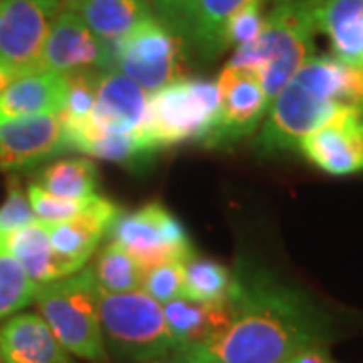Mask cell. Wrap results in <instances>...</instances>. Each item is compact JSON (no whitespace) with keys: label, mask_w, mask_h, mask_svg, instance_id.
Here are the masks:
<instances>
[{"label":"cell","mask_w":363,"mask_h":363,"mask_svg":"<svg viewBox=\"0 0 363 363\" xmlns=\"http://www.w3.org/2000/svg\"><path fill=\"white\" fill-rule=\"evenodd\" d=\"M71 152L59 113L0 119V169L33 168Z\"/></svg>","instance_id":"11"},{"label":"cell","mask_w":363,"mask_h":363,"mask_svg":"<svg viewBox=\"0 0 363 363\" xmlns=\"http://www.w3.org/2000/svg\"><path fill=\"white\" fill-rule=\"evenodd\" d=\"M142 291L162 305H166L174 298L184 297V262L172 260V262H162L152 269H145Z\"/></svg>","instance_id":"30"},{"label":"cell","mask_w":363,"mask_h":363,"mask_svg":"<svg viewBox=\"0 0 363 363\" xmlns=\"http://www.w3.org/2000/svg\"><path fill=\"white\" fill-rule=\"evenodd\" d=\"M35 184L59 198L81 200L95 194L99 186V174H97V166L91 160L69 157L47 166L40 172Z\"/></svg>","instance_id":"24"},{"label":"cell","mask_w":363,"mask_h":363,"mask_svg":"<svg viewBox=\"0 0 363 363\" xmlns=\"http://www.w3.org/2000/svg\"><path fill=\"white\" fill-rule=\"evenodd\" d=\"M162 307L176 351L204 347L228 323L226 301L198 303L188 297H178Z\"/></svg>","instance_id":"18"},{"label":"cell","mask_w":363,"mask_h":363,"mask_svg":"<svg viewBox=\"0 0 363 363\" xmlns=\"http://www.w3.org/2000/svg\"><path fill=\"white\" fill-rule=\"evenodd\" d=\"M67 75L35 69L0 93V119L59 113L65 107Z\"/></svg>","instance_id":"17"},{"label":"cell","mask_w":363,"mask_h":363,"mask_svg":"<svg viewBox=\"0 0 363 363\" xmlns=\"http://www.w3.org/2000/svg\"><path fill=\"white\" fill-rule=\"evenodd\" d=\"M28 202L33 208V214L39 222L45 224H57V222L71 220L73 216H77L83 208L87 206L89 198H81V200H71V198H59L51 194L47 190L39 188L37 184H30L28 190Z\"/></svg>","instance_id":"29"},{"label":"cell","mask_w":363,"mask_h":363,"mask_svg":"<svg viewBox=\"0 0 363 363\" xmlns=\"http://www.w3.org/2000/svg\"><path fill=\"white\" fill-rule=\"evenodd\" d=\"M37 285L30 281L18 260L0 250V321L23 311L35 301Z\"/></svg>","instance_id":"27"},{"label":"cell","mask_w":363,"mask_h":363,"mask_svg":"<svg viewBox=\"0 0 363 363\" xmlns=\"http://www.w3.org/2000/svg\"><path fill=\"white\" fill-rule=\"evenodd\" d=\"M69 150L81 152L89 157H99L123 166H140L150 160L157 150L147 142L143 133H121V131H104L89 121L65 125Z\"/></svg>","instance_id":"19"},{"label":"cell","mask_w":363,"mask_h":363,"mask_svg":"<svg viewBox=\"0 0 363 363\" xmlns=\"http://www.w3.org/2000/svg\"><path fill=\"white\" fill-rule=\"evenodd\" d=\"M233 286L230 271L206 257L184 260V297L198 303H224Z\"/></svg>","instance_id":"26"},{"label":"cell","mask_w":363,"mask_h":363,"mask_svg":"<svg viewBox=\"0 0 363 363\" xmlns=\"http://www.w3.org/2000/svg\"><path fill=\"white\" fill-rule=\"evenodd\" d=\"M250 2L264 0H196L184 30V43H190L206 61L220 57L228 49L226 26L234 14Z\"/></svg>","instance_id":"22"},{"label":"cell","mask_w":363,"mask_h":363,"mask_svg":"<svg viewBox=\"0 0 363 363\" xmlns=\"http://www.w3.org/2000/svg\"><path fill=\"white\" fill-rule=\"evenodd\" d=\"M218 111L220 91L216 81L180 79L150 93L143 131L157 152L190 140L204 142L214 130Z\"/></svg>","instance_id":"6"},{"label":"cell","mask_w":363,"mask_h":363,"mask_svg":"<svg viewBox=\"0 0 363 363\" xmlns=\"http://www.w3.org/2000/svg\"><path fill=\"white\" fill-rule=\"evenodd\" d=\"M264 25V14H262V2H250L242 6L238 13L230 18L226 26V43L228 47H242L248 43H255L259 39L260 30Z\"/></svg>","instance_id":"32"},{"label":"cell","mask_w":363,"mask_h":363,"mask_svg":"<svg viewBox=\"0 0 363 363\" xmlns=\"http://www.w3.org/2000/svg\"><path fill=\"white\" fill-rule=\"evenodd\" d=\"M105 238L123 248L143 271L172 260L184 262L194 255L182 222L157 202L133 212H119Z\"/></svg>","instance_id":"8"},{"label":"cell","mask_w":363,"mask_h":363,"mask_svg":"<svg viewBox=\"0 0 363 363\" xmlns=\"http://www.w3.org/2000/svg\"><path fill=\"white\" fill-rule=\"evenodd\" d=\"M2 250L18 260V264L37 286L69 277L65 264L52 250L49 226L45 222L33 220L23 228H16L4 238Z\"/></svg>","instance_id":"21"},{"label":"cell","mask_w":363,"mask_h":363,"mask_svg":"<svg viewBox=\"0 0 363 363\" xmlns=\"http://www.w3.org/2000/svg\"><path fill=\"white\" fill-rule=\"evenodd\" d=\"M63 6L105 43L123 39L143 21L156 16L147 0H63Z\"/></svg>","instance_id":"20"},{"label":"cell","mask_w":363,"mask_h":363,"mask_svg":"<svg viewBox=\"0 0 363 363\" xmlns=\"http://www.w3.org/2000/svg\"><path fill=\"white\" fill-rule=\"evenodd\" d=\"M298 150L331 176L363 172V111L345 109L305 135Z\"/></svg>","instance_id":"12"},{"label":"cell","mask_w":363,"mask_h":363,"mask_svg":"<svg viewBox=\"0 0 363 363\" xmlns=\"http://www.w3.org/2000/svg\"><path fill=\"white\" fill-rule=\"evenodd\" d=\"M63 0H0V65L14 77L39 69Z\"/></svg>","instance_id":"9"},{"label":"cell","mask_w":363,"mask_h":363,"mask_svg":"<svg viewBox=\"0 0 363 363\" xmlns=\"http://www.w3.org/2000/svg\"><path fill=\"white\" fill-rule=\"evenodd\" d=\"M147 2L154 9L157 21L184 39V30L196 0H147Z\"/></svg>","instance_id":"33"},{"label":"cell","mask_w":363,"mask_h":363,"mask_svg":"<svg viewBox=\"0 0 363 363\" xmlns=\"http://www.w3.org/2000/svg\"><path fill=\"white\" fill-rule=\"evenodd\" d=\"M0 363H4V359H2V357H0Z\"/></svg>","instance_id":"36"},{"label":"cell","mask_w":363,"mask_h":363,"mask_svg":"<svg viewBox=\"0 0 363 363\" xmlns=\"http://www.w3.org/2000/svg\"><path fill=\"white\" fill-rule=\"evenodd\" d=\"M184 39L156 16L143 21L123 39L107 43V69L133 79L147 93L180 81Z\"/></svg>","instance_id":"7"},{"label":"cell","mask_w":363,"mask_h":363,"mask_svg":"<svg viewBox=\"0 0 363 363\" xmlns=\"http://www.w3.org/2000/svg\"><path fill=\"white\" fill-rule=\"evenodd\" d=\"M13 79H14L13 73H11L9 69H4V67L0 65V93L13 83Z\"/></svg>","instance_id":"35"},{"label":"cell","mask_w":363,"mask_h":363,"mask_svg":"<svg viewBox=\"0 0 363 363\" xmlns=\"http://www.w3.org/2000/svg\"><path fill=\"white\" fill-rule=\"evenodd\" d=\"M4 363H75L39 313L18 311L0 325Z\"/></svg>","instance_id":"16"},{"label":"cell","mask_w":363,"mask_h":363,"mask_svg":"<svg viewBox=\"0 0 363 363\" xmlns=\"http://www.w3.org/2000/svg\"><path fill=\"white\" fill-rule=\"evenodd\" d=\"M101 291L91 267L37 286L35 305L55 337L71 355L91 363H109L101 319Z\"/></svg>","instance_id":"4"},{"label":"cell","mask_w":363,"mask_h":363,"mask_svg":"<svg viewBox=\"0 0 363 363\" xmlns=\"http://www.w3.org/2000/svg\"><path fill=\"white\" fill-rule=\"evenodd\" d=\"M323 0H272L259 39L236 47L228 65L259 75L269 107L301 67L315 57Z\"/></svg>","instance_id":"3"},{"label":"cell","mask_w":363,"mask_h":363,"mask_svg":"<svg viewBox=\"0 0 363 363\" xmlns=\"http://www.w3.org/2000/svg\"><path fill=\"white\" fill-rule=\"evenodd\" d=\"M150 93L116 69H99L95 81V107L91 125L104 131L143 133Z\"/></svg>","instance_id":"15"},{"label":"cell","mask_w":363,"mask_h":363,"mask_svg":"<svg viewBox=\"0 0 363 363\" xmlns=\"http://www.w3.org/2000/svg\"><path fill=\"white\" fill-rule=\"evenodd\" d=\"M119 212L121 210L111 200H107L105 196L93 194L87 206L71 220L47 224L52 250L65 264L69 274L87 267L95 250H99L101 240Z\"/></svg>","instance_id":"13"},{"label":"cell","mask_w":363,"mask_h":363,"mask_svg":"<svg viewBox=\"0 0 363 363\" xmlns=\"http://www.w3.org/2000/svg\"><path fill=\"white\" fill-rule=\"evenodd\" d=\"M226 305L228 323L200 347L214 363H286L333 339L329 317L313 298L262 272L233 277Z\"/></svg>","instance_id":"1"},{"label":"cell","mask_w":363,"mask_h":363,"mask_svg":"<svg viewBox=\"0 0 363 363\" xmlns=\"http://www.w3.org/2000/svg\"><path fill=\"white\" fill-rule=\"evenodd\" d=\"M35 218L33 208L28 202V196L25 194L23 186L18 184L16 178H11L9 182V194L4 198L2 206H0V250L2 242L16 228H23L26 224H30Z\"/></svg>","instance_id":"31"},{"label":"cell","mask_w":363,"mask_h":363,"mask_svg":"<svg viewBox=\"0 0 363 363\" xmlns=\"http://www.w3.org/2000/svg\"><path fill=\"white\" fill-rule=\"evenodd\" d=\"M216 85L220 91V111L214 130L204 140L210 147L228 145L252 135L269 113V101L259 75L224 67L216 79Z\"/></svg>","instance_id":"10"},{"label":"cell","mask_w":363,"mask_h":363,"mask_svg":"<svg viewBox=\"0 0 363 363\" xmlns=\"http://www.w3.org/2000/svg\"><path fill=\"white\" fill-rule=\"evenodd\" d=\"M97 71H77L67 75V97L65 107L59 111V117L65 125H75L87 121L95 107V81Z\"/></svg>","instance_id":"28"},{"label":"cell","mask_w":363,"mask_h":363,"mask_svg":"<svg viewBox=\"0 0 363 363\" xmlns=\"http://www.w3.org/2000/svg\"><path fill=\"white\" fill-rule=\"evenodd\" d=\"M150 363H214L212 357L208 355L204 350H184V351H174L162 359Z\"/></svg>","instance_id":"34"},{"label":"cell","mask_w":363,"mask_h":363,"mask_svg":"<svg viewBox=\"0 0 363 363\" xmlns=\"http://www.w3.org/2000/svg\"><path fill=\"white\" fill-rule=\"evenodd\" d=\"M319 30L331 43L333 57L363 69V0H323Z\"/></svg>","instance_id":"23"},{"label":"cell","mask_w":363,"mask_h":363,"mask_svg":"<svg viewBox=\"0 0 363 363\" xmlns=\"http://www.w3.org/2000/svg\"><path fill=\"white\" fill-rule=\"evenodd\" d=\"M99 319L109 357L123 363H150L176 351L164 307L147 293H101Z\"/></svg>","instance_id":"5"},{"label":"cell","mask_w":363,"mask_h":363,"mask_svg":"<svg viewBox=\"0 0 363 363\" xmlns=\"http://www.w3.org/2000/svg\"><path fill=\"white\" fill-rule=\"evenodd\" d=\"M39 69L59 75L107 69V43L97 39L77 14L63 6L49 30Z\"/></svg>","instance_id":"14"},{"label":"cell","mask_w":363,"mask_h":363,"mask_svg":"<svg viewBox=\"0 0 363 363\" xmlns=\"http://www.w3.org/2000/svg\"><path fill=\"white\" fill-rule=\"evenodd\" d=\"M345 109L363 111V69L337 57H313L274 97L257 145L262 154L297 150L305 135Z\"/></svg>","instance_id":"2"},{"label":"cell","mask_w":363,"mask_h":363,"mask_svg":"<svg viewBox=\"0 0 363 363\" xmlns=\"http://www.w3.org/2000/svg\"><path fill=\"white\" fill-rule=\"evenodd\" d=\"M101 293H131L143 285V269L116 242L107 240L91 267Z\"/></svg>","instance_id":"25"}]
</instances>
